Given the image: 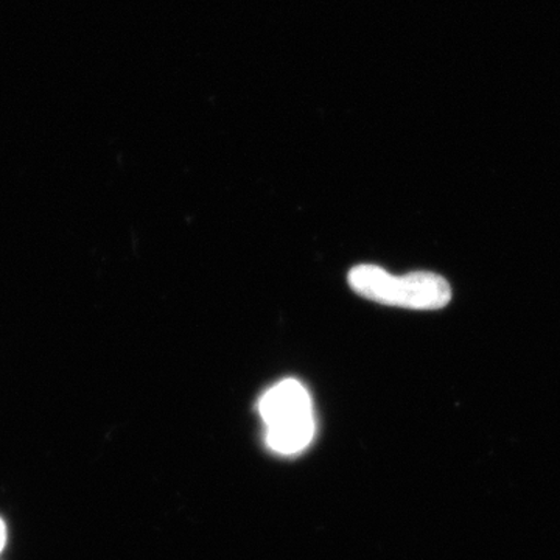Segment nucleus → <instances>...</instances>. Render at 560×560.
<instances>
[{
  "instance_id": "nucleus-1",
  "label": "nucleus",
  "mask_w": 560,
  "mask_h": 560,
  "mask_svg": "<svg viewBox=\"0 0 560 560\" xmlns=\"http://www.w3.org/2000/svg\"><path fill=\"white\" fill-rule=\"evenodd\" d=\"M350 289L366 300L412 311H440L452 300L447 280L434 272L390 275L375 265H359L349 271Z\"/></svg>"
},
{
  "instance_id": "nucleus-2",
  "label": "nucleus",
  "mask_w": 560,
  "mask_h": 560,
  "mask_svg": "<svg viewBox=\"0 0 560 560\" xmlns=\"http://www.w3.org/2000/svg\"><path fill=\"white\" fill-rule=\"evenodd\" d=\"M259 412L272 452L298 455L312 444L316 420L311 394L302 383L290 378L272 386L261 396Z\"/></svg>"
},
{
  "instance_id": "nucleus-3",
  "label": "nucleus",
  "mask_w": 560,
  "mask_h": 560,
  "mask_svg": "<svg viewBox=\"0 0 560 560\" xmlns=\"http://www.w3.org/2000/svg\"><path fill=\"white\" fill-rule=\"evenodd\" d=\"M7 545V526L3 523L2 518H0V555H2L3 548Z\"/></svg>"
}]
</instances>
